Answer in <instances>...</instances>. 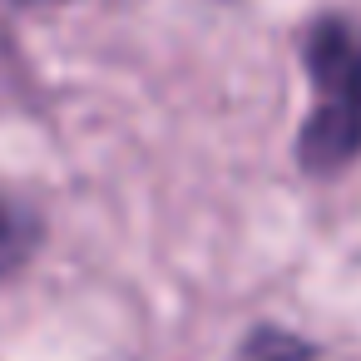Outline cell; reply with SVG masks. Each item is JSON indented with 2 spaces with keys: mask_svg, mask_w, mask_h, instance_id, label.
I'll use <instances>...</instances> for the list:
<instances>
[{
  "mask_svg": "<svg viewBox=\"0 0 361 361\" xmlns=\"http://www.w3.org/2000/svg\"><path fill=\"white\" fill-rule=\"evenodd\" d=\"M302 60L317 99L297 134V164L312 178H331L361 159V30L322 16L302 35Z\"/></svg>",
  "mask_w": 361,
  "mask_h": 361,
  "instance_id": "cell-1",
  "label": "cell"
},
{
  "mask_svg": "<svg viewBox=\"0 0 361 361\" xmlns=\"http://www.w3.org/2000/svg\"><path fill=\"white\" fill-rule=\"evenodd\" d=\"M35 247H40V218L25 203L0 193V282L16 277L35 257Z\"/></svg>",
  "mask_w": 361,
  "mask_h": 361,
  "instance_id": "cell-2",
  "label": "cell"
},
{
  "mask_svg": "<svg viewBox=\"0 0 361 361\" xmlns=\"http://www.w3.org/2000/svg\"><path fill=\"white\" fill-rule=\"evenodd\" d=\"M238 361H317V346L287 326H252Z\"/></svg>",
  "mask_w": 361,
  "mask_h": 361,
  "instance_id": "cell-3",
  "label": "cell"
},
{
  "mask_svg": "<svg viewBox=\"0 0 361 361\" xmlns=\"http://www.w3.org/2000/svg\"><path fill=\"white\" fill-rule=\"evenodd\" d=\"M20 6H60V0H20Z\"/></svg>",
  "mask_w": 361,
  "mask_h": 361,
  "instance_id": "cell-4",
  "label": "cell"
}]
</instances>
